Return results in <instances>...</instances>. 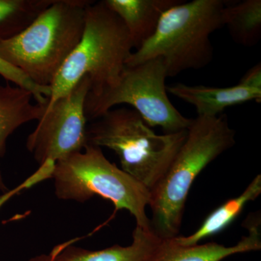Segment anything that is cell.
<instances>
[{
  "label": "cell",
  "instance_id": "9a60e30c",
  "mask_svg": "<svg viewBox=\"0 0 261 261\" xmlns=\"http://www.w3.org/2000/svg\"><path fill=\"white\" fill-rule=\"evenodd\" d=\"M223 25L233 41L245 47L256 44L261 37V1L245 0L225 5Z\"/></svg>",
  "mask_w": 261,
  "mask_h": 261
},
{
  "label": "cell",
  "instance_id": "ac0fdd59",
  "mask_svg": "<svg viewBox=\"0 0 261 261\" xmlns=\"http://www.w3.org/2000/svg\"><path fill=\"white\" fill-rule=\"evenodd\" d=\"M239 83L250 88L261 90V65L258 63L247 70Z\"/></svg>",
  "mask_w": 261,
  "mask_h": 261
},
{
  "label": "cell",
  "instance_id": "277c9868",
  "mask_svg": "<svg viewBox=\"0 0 261 261\" xmlns=\"http://www.w3.org/2000/svg\"><path fill=\"white\" fill-rule=\"evenodd\" d=\"M135 49L119 17L104 1H92L86 8L83 35L50 85L47 108L69 92L84 76L89 92L111 87L119 80Z\"/></svg>",
  "mask_w": 261,
  "mask_h": 261
},
{
  "label": "cell",
  "instance_id": "ba28073f",
  "mask_svg": "<svg viewBox=\"0 0 261 261\" xmlns=\"http://www.w3.org/2000/svg\"><path fill=\"white\" fill-rule=\"evenodd\" d=\"M90 88V81L84 76L47 108L27 141V149L39 165L47 161L58 162L88 145L85 102Z\"/></svg>",
  "mask_w": 261,
  "mask_h": 261
},
{
  "label": "cell",
  "instance_id": "9c48e42d",
  "mask_svg": "<svg viewBox=\"0 0 261 261\" xmlns=\"http://www.w3.org/2000/svg\"><path fill=\"white\" fill-rule=\"evenodd\" d=\"M260 224V214L249 216L243 223L248 235L231 247L216 243L181 246L173 238L161 240L148 261H221L234 254L258 251L261 249Z\"/></svg>",
  "mask_w": 261,
  "mask_h": 261
},
{
  "label": "cell",
  "instance_id": "d6986e66",
  "mask_svg": "<svg viewBox=\"0 0 261 261\" xmlns=\"http://www.w3.org/2000/svg\"><path fill=\"white\" fill-rule=\"evenodd\" d=\"M34 185H36L35 183H34L32 176H30V177L25 179V181L22 182L21 184H20L18 186L15 187V188L4 192L3 195L0 196V209H1L12 197H14L15 195H18L20 192L23 191L24 190L31 188V187L34 186Z\"/></svg>",
  "mask_w": 261,
  "mask_h": 261
},
{
  "label": "cell",
  "instance_id": "5bb4252c",
  "mask_svg": "<svg viewBox=\"0 0 261 261\" xmlns=\"http://www.w3.org/2000/svg\"><path fill=\"white\" fill-rule=\"evenodd\" d=\"M260 194L261 176L258 174L243 193L226 201L211 212L195 232L190 236L176 237L173 238V240L181 246H190L221 232L240 216L247 203L256 200Z\"/></svg>",
  "mask_w": 261,
  "mask_h": 261
},
{
  "label": "cell",
  "instance_id": "4fadbf2b",
  "mask_svg": "<svg viewBox=\"0 0 261 261\" xmlns=\"http://www.w3.org/2000/svg\"><path fill=\"white\" fill-rule=\"evenodd\" d=\"M33 101L34 95L27 89L9 84L0 85V161L6 151L8 137L22 125L39 121L45 113L47 106ZM0 190L8 191L1 169Z\"/></svg>",
  "mask_w": 261,
  "mask_h": 261
},
{
  "label": "cell",
  "instance_id": "8992f818",
  "mask_svg": "<svg viewBox=\"0 0 261 261\" xmlns=\"http://www.w3.org/2000/svg\"><path fill=\"white\" fill-rule=\"evenodd\" d=\"M51 178L58 198L84 202L99 196L112 202L116 211H128L135 217L136 226L151 230L146 214L150 191L108 161L99 147L88 145L58 161Z\"/></svg>",
  "mask_w": 261,
  "mask_h": 261
},
{
  "label": "cell",
  "instance_id": "8fae6325",
  "mask_svg": "<svg viewBox=\"0 0 261 261\" xmlns=\"http://www.w3.org/2000/svg\"><path fill=\"white\" fill-rule=\"evenodd\" d=\"M132 243L128 246L113 245L100 250H89L66 242L49 253L53 261H148L161 239L151 230L136 226Z\"/></svg>",
  "mask_w": 261,
  "mask_h": 261
},
{
  "label": "cell",
  "instance_id": "30bf717a",
  "mask_svg": "<svg viewBox=\"0 0 261 261\" xmlns=\"http://www.w3.org/2000/svg\"><path fill=\"white\" fill-rule=\"evenodd\" d=\"M168 93L196 108L197 116L217 117L227 108L249 101H261V90L241 84L229 87L190 86L182 83L167 87Z\"/></svg>",
  "mask_w": 261,
  "mask_h": 261
},
{
  "label": "cell",
  "instance_id": "3957f363",
  "mask_svg": "<svg viewBox=\"0 0 261 261\" xmlns=\"http://www.w3.org/2000/svg\"><path fill=\"white\" fill-rule=\"evenodd\" d=\"M224 0L182 2L168 10L155 32L130 54L126 66L161 58L168 77L187 70H200L214 59L211 34L223 25Z\"/></svg>",
  "mask_w": 261,
  "mask_h": 261
},
{
  "label": "cell",
  "instance_id": "ffe728a7",
  "mask_svg": "<svg viewBox=\"0 0 261 261\" xmlns=\"http://www.w3.org/2000/svg\"><path fill=\"white\" fill-rule=\"evenodd\" d=\"M29 261H53L51 255L49 254H41L37 256L33 257Z\"/></svg>",
  "mask_w": 261,
  "mask_h": 261
},
{
  "label": "cell",
  "instance_id": "5b68a950",
  "mask_svg": "<svg viewBox=\"0 0 261 261\" xmlns=\"http://www.w3.org/2000/svg\"><path fill=\"white\" fill-rule=\"evenodd\" d=\"M187 133L157 135L135 110L126 107L109 110L87 130L88 145L113 151L121 169L150 192L167 172Z\"/></svg>",
  "mask_w": 261,
  "mask_h": 261
},
{
  "label": "cell",
  "instance_id": "e0dca14e",
  "mask_svg": "<svg viewBox=\"0 0 261 261\" xmlns=\"http://www.w3.org/2000/svg\"><path fill=\"white\" fill-rule=\"evenodd\" d=\"M0 75L7 82L14 84L17 87L29 91L34 95L38 104L47 106L51 95L50 87H42L33 82L22 70L10 64L0 58Z\"/></svg>",
  "mask_w": 261,
  "mask_h": 261
},
{
  "label": "cell",
  "instance_id": "2e32d148",
  "mask_svg": "<svg viewBox=\"0 0 261 261\" xmlns=\"http://www.w3.org/2000/svg\"><path fill=\"white\" fill-rule=\"evenodd\" d=\"M53 0H0V42L25 30Z\"/></svg>",
  "mask_w": 261,
  "mask_h": 261
},
{
  "label": "cell",
  "instance_id": "7c38bea8",
  "mask_svg": "<svg viewBox=\"0 0 261 261\" xmlns=\"http://www.w3.org/2000/svg\"><path fill=\"white\" fill-rule=\"evenodd\" d=\"M122 20L134 48L138 49L153 35L163 15L181 0H104Z\"/></svg>",
  "mask_w": 261,
  "mask_h": 261
},
{
  "label": "cell",
  "instance_id": "52a82bcc",
  "mask_svg": "<svg viewBox=\"0 0 261 261\" xmlns=\"http://www.w3.org/2000/svg\"><path fill=\"white\" fill-rule=\"evenodd\" d=\"M167 78L161 58L125 67L114 85L89 92L85 102L87 120L94 121L109 110L125 104L135 110L150 128L161 127L166 134L187 130L192 118L184 116L170 100Z\"/></svg>",
  "mask_w": 261,
  "mask_h": 261
},
{
  "label": "cell",
  "instance_id": "6da1fadb",
  "mask_svg": "<svg viewBox=\"0 0 261 261\" xmlns=\"http://www.w3.org/2000/svg\"><path fill=\"white\" fill-rule=\"evenodd\" d=\"M236 144V132L226 115L197 116L169 168L151 191L150 227L161 240L176 238L187 197L196 178L211 163Z\"/></svg>",
  "mask_w": 261,
  "mask_h": 261
},
{
  "label": "cell",
  "instance_id": "7a4b0ae2",
  "mask_svg": "<svg viewBox=\"0 0 261 261\" xmlns=\"http://www.w3.org/2000/svg\"><path fill=\"white\" fill-rule=\"evenodd\" d=\"M90 0H53L25 30L0 42V58L37 85L50 87L78 45Z\"/></svg>",
  "mask_w": 261,
  "mask_h": 261
}]
</instances>
